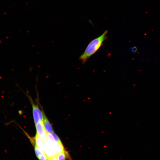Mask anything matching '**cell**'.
Returning a JSON list of instances; mask_svg holds the SVG:
<instances>
[{
	"label": "cell",
	"mask_w": 160,
	"mask_h": 160,
	"mask_svg": "<svg viewBox=\"0 0 160 160\" xmlns=\"http://www.w3.org/2000/svg\"><path fill=\"white\" fill-rule=\"evenodd\" d=\"M108 31H106L99 36L93 39L89 43L79 59L84 64L88 59L95 53L101 46L107 38Z\"/></svg>",
	"instance_id": "6da1fadb"
},
{
	"label": "cell",
	"mask_w": 160,
	"mask_h": 160,
	"mask_svg": "<svg viewBox=\"0 0 160 160\" xmlns=\"http://www.w3.org/2000/svg\"><path fill=\"white\" fill-rule=\"evenodd\" d=\"M54 143L48 140L44 143V153L48 159L56 156L57 154L54 147Z\"/></svg>",
	"instance_id": "7a4b0ae2"
},
{
	"label": "cell",
	"mask_w": 160,
	"mask_h": 160,
	"mask_svg": "<svg viewBox=\"0 0 160 160\" xmlns=\"http://www.w3.org/2000/svg\"><path fill=\"white\" fill-rule=\"evenodd\" d=\"M28 96L32 106L33 117L35 125L40 121L39 117L43 116V112L39 108V106L35 104L31 97L28 95Z\"/></svg>",
	"instance_id": "3957f363"
},
{
	"label": "cell",
	"mask_w": 160,
	"mask_h": 160,
	"mask_svg": "<svg viewBox=\"0 0 160 160\" xmlns=\"http://www.w3.org/2000/svg\"><path fill=\"white\" fill-rule=\"evenodd\" d=\"M35 125L36 134L44 143L47 141V133L45 131L43 122L40 121Z\"/></svg>",
	"instance_id": "277c9868"
},
{
	"label": "cell",
	"mask_w": 160,
	"mask_h": 160,
	"mask_svg": "<svg viewBox=\"0 0 160 160\" xmlns=\"http://www.w3.org/2000/svg\"><path fill=\"white\" fill-rule=\"evenodd\" d=\"M43 123L45 131L47 133H52L54 132L52 127L44 113Z\"/></svg>",
	"instance_id": "5b68a950"
},
{
	"label": "cell",
	"mask_w": 160,
	"mask_h": 160,
	"mask_svg": "<svg viewBox=\"0 0 160 160\" xmlns=\"http://www.w3.org/2000/svg\"><path fill=\"white\" fill-rule=\"evenodd\" d=\"M35 144L44 153V144L38 135L36 134L35 137Z\"/></svg>",
	"instance_id": "8992f818"
},
{
	"label": "cell",
	"mask_w": 160,
	"mask_h": 160,
	"mask_svg": "<svg viewBox=\"0 0 160 160\" xmlns=\"http://www.w3.org/2000/svg\"><path fill=\"white\" fill-rule=\"evenodd\" d=\"M54 145L57 154L64 152L65 151L62 143L55 142L54 143Z\"/></svg>",
	"instance_id": "52a82bcc"
},
{
	"label": "cell",
	"mask_w": 160,
	"mask_h": 160,
	"mask_svg": "<svg viewBox=\"0 0 160 160\" xmlns=\"http://www.w3.org/2000/svg\"><path fill=\"white\" fill-rule=\"evenodd\" d=\"M35 151L36 155L38 158H39L44 153L39 149L35 144Z\"/></svg>",
	"instance_id": "ba28073f"
},
{
	"label": "cell",
	"mask_w": 160,
	"mask_h": 160,
	"mask_svg": "<svg viewBox=\"0 0 160 160\" xmlns=\"http://www.w3.org/2000/svg\"><path fill=\"white\" fill-rule=\"evenodd\" d=\"M65 152L58 153L56 157L57 160H65Z\"/></svg>",
	"instance_id": "9c48e42d"
},
{
	"label": "cell",
	"mask_w": 160,
	"mask_h": 160,
	"mask_svg": "<svg viewBox=\"0 0 160 160\" xmlns=\"http://www.w3.org/2000/svg\"><path fill=\"white\" fill-rule=\"evenodd\" d=\"M55 141L56 142L61 143H62L60 139L58 136L55 134V132L51 133Z\"/></svg>",
	"instance_id": "30bf717a"
},
{
	"label": "cell",
	"mask_w": 160,
	"mask_h": 160,
	"mask_svg": "<svg viewBox=\"0 0 160 160\" xmlns=\"http://www.w3.org/2000/svg\"><path fill=\"white\" fill-rule=\"evenodd\" d=\"M138 49V47L136 46L132 47L130 48V51L134 54H135L137 52Z\"/></svg>",
	"instance_id": "8fae6325"
},
{
	"label": "cell",
	"mask_w": 160,
	"mask_h": 160,
	"mask_svg": "<svg viewBox=\"0 0 160 160\" xmlns=\"http://www.w3.org/2000/svg\"><path fill=\"white\" fill-rule=\"evenodd\" d=\"M47 140L54 143L55 142L51 133H47Z\"/></svg>",
	"instance_id": "7c38bea8"
},
{
	"label": "cell",
	"mask_w": 160,
	"mask_h": 160,
	"mask_svg": "<svg viewBox=\"0 0 160 160\" xmlns=\"http://www.w3.org/2000/svg\"><path fill=\"white\" fill-rule=\"evenodd\" d=\"M38 159L39 160H49L45 153H44Z\"/></svg>",
	"instance_id": "4fadbf2b"
},
{
	"label": "cell",
	"mask_w": 160,
	"mask_h": 160,
	"mask_svg": "<svg viewBox=\"0 0 160 160\" xmlns=\"http://www.w3.org/2000/svg\"><path fill=\"white\" fill-rule=\"evenodd\" d=\"M48 159L49 160H57L56 156L52 157L51 158Z\"/></svg>",
	"instance_id": "5bb4252c"
}]
</instances>
